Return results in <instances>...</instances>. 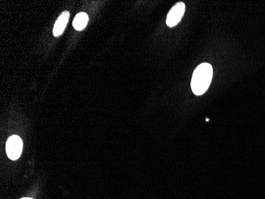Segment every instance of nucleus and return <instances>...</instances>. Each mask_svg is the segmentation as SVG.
<instances>
[{
	"instance_id": "20e7f679",
	"label": "nucleus",
	"mask_w": 265,
	"mask_h": 199,
	"mask_svg": "<svg viewBox=\"0 0 265 199\" xmlns=\"http://www.w3.org/2000/svg\"><path fill=\"white\" fill-rule=\"evenodd\" d=\"M69 16H70V14L68 11H64L58 17L53 30V35L55 37H59L60 35H62V33H64V30H65L67 24H68V20H69Z\"/></svg>"
},
{
	"instance_id": "f03ea898",
	"label": "nucleus",
	"mask_w": 265,
	"mask_h": 199,
	"mask_svg": "<svg viewBox=\"0 0 265 199\" xmlns=\"http://www.w3.org/2000/svg\"><path fill=\"white\" fill-rule=\"evenodd\" d=\"M23 143L18 135H14L10 136L6 144L7 155L11 160H17L22 154Z\"/></svg>"
},
{
	"instance_id": "7ed1b4c3",
	"label": "nucleus",
	"mask_w": 265,
	"mask_h": 199,
	"mask_svg": "<svg viewBox=\"0 0 265 199\" xmlns=\"http://www.w3.org/2000/svg\"><path fill=\"white\" fill-rule=\"evenodd\" d=\"M184 12H185V4L184 2H180L176 3L170 10L167 16V26L169 27H175L180 22V20L182 19Z\"/></svg>"
},
{
	"instance_id": "39448f33",
	"label": "nucleus",
	"mask_w": 265,
	"mask_h": 199,
	"mask_svg": "<svg viewBox=\"0 0 265 199\" xmlns=\"http://www.w3.org/2000/svg\"><path fill=\"white\" fill-rule=\"evenodd\" d=\"M88 20H89V18L85 12H80V13L77 14V16L73 20V27L77 31H83L87 27Z\"/></svg>"
},
{
	"instance_id": "423d86ee",
	"label": "nucleus",
	"mask_w": 265,
	"mask_h": 199,
	"mask_svg": "<svg viewBox=\"0 0 265 199\" xmlns=\"http://www.w3.org/2000/svg\"><path fill=\"white\" fill-rule=\"evenodd\" d=\"M30 199V198H24V199Z\"/></svg>"
},
{
	"instance_id": "f257e3e1",
	"label": "nucleus",
	"mask_w": 265,
	"mask_h": 199,
	"mask_svg": "<svg viewBox=\"0 0 265 199\" xmlns=\"http://www.w3.org/2000/svg\"><path fill=\"white\" fill-rule=\"evenodd\" d=\"M213 68L208 63H203L195 69L191 79V89L195 95H203L210 86Z\"/></svg>"
}]
</instances>
